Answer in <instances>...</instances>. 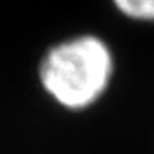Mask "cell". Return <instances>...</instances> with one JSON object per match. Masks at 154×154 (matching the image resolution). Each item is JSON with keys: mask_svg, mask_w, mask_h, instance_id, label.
<instances>
[{"mask_svg": "<svg viewBox=\"0 0 154 154\" xmlns=\"http://www.w3.org/2000/svg\"><path fill=\"white\" fill-rule=\"evenodd\" d=\"M115 77V55L106 39L82 33L60 39L39 58L38 81L53 103L72 113L98 105Z\"/></svg>", "mask_w": 154, "mask_h": 154, "instance_id": "cell-1", "label": "cell"}, {"mask_svg": "<svg viewBox=\"0 0 154 154\" xmlns=\"http://www.w3.org/2000/svg\"><path fill=\"white\" fill-rule=\"evenodd\" d=\"M123 17L135 22H154V0H110Z\"/></svg>", "mask_w": 154, "mask_h": 154, "instance_id": "cell-2", "label": "cell"}]
</instances>
